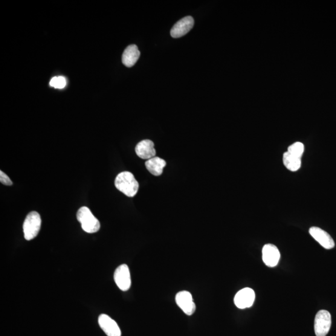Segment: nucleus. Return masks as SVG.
<instances>
[{
    "mask_svg": "<svg viewBox=\"0 0 336 336\" xmlns=\"http://www.w3.org/2000/svg\"><path fill=\"white\" fill-rule=\"evenodd\" d=\"M115 186L118 190L130 198H133L138 193L139 184L135 176L129 172L118 174L115 180Z\"/></svg>",
    "mask_w": 336,
    "mask_h": 336,
    "instance_id": "obj_1",
    "label": "nucleus"
},
{
    "mask_svg": "<svg viewBox=\"0 0 336 336\" xmlns=\"http://www.w3.org/2000/svg\"><path fill=\"white\" fill-rule=\"evenodd\" d=\"M77 219L82 229L89 234L97 233L100 228V222L88 207H80L77 213Z\"/></svg>",
    "mask_w": 336,
    "mask_h": 336,
    "instance_id": "obj_2",
    "label": "nucleus"
},
{
    "mask_svg": "<svg viewBox=\"0 0 336 336\" xmlns=\"http://www.w3.org/2000/svg\"><path fill=\"white\" fill-rule=\"evenodd\" d=\"M41 226V219L36 211L31 212L26 217L23 224V232L26 240H33L38 235Z\"/></svg>",
    "mask_w": 336,
    "mask_h": 336,
    "instance_id": "obj_3",
    "label": "nucleus"
},
{
    "mask_svg": "<svg viewBox=\"0 0 336 336\" xmlns=\"http://www.w3.org/2000/svg\"><path fill=\"white\" fill-rule=\"evenodd\" d=\"M331 315L326 310H321L316 315L314 331L317 336H326L331 329Z\"/></svg>",
    "mask_w": 336,
    "mask_h": 336,
    "instance_id": "obj_4",
    "label": "nucleus"
},
{
    "mask_svg": "<svg viewBox=\"0 0 336 336\" xmlns=\"http://www.w3.org/2000/svg\"><path fill=\"white\" fill-rule=\"evenodd\" d=\"M114 280L120 290L128 291L132 285L129 266L125 264L118 266L114 273Z\"/></svg>",
    "mask_w": 336,
    "mask_h": 336,
    "instance_id": "obj_5",
    "label": "nucleus"
},
{
    "mask_svg": "<svg viewBox=\"0 0 336 336\" xmlns=\"http://www.w3.org/2000/svg\"><path fill=\"white\" fill-rule=\"evenodd\" d=\"M176 303L185 314L188 316L195 313L196 306L194 302L192 295L189 291H182L178 292L175 298Z\"/></svg>",
    "mask_w": 336,
    "mask_h": 336,
    "instance_id": "obj_6",
    "label": "nucleus"
},
{
    "mask_svg": "<svg viewBox=\"0 0 336 336\" xmlns=\"http://www.w3.org/2000/svg\"><path fill=\"white\" fill-rule=\"evenodd\" d=\"M256 299L255 291L250 288H245L237 292L234 298L235 305L239 309L250 308Z\"/></svg>",
    "mask_w": 336,
    "mask_h": 336,
    "instance_id": "obj_7",
    "label": "nucleus"
},
{
    "mask_svg": "<svg viewBox=\"0 0 336 336\" xmlns=\"http://www.w3.org/2000/svg\"><path fill=\"white\" fill-rule=\"evenodd\" d=\"M194 25H195V20L193 17H184L173 26L171 30V36L174 38H179L186 35L193 28Z\"/></svg>",
    "mask_w": 336,
    "mask_h": 336,
    "instance_id": "obj_8",
    "label": "nucleus"
},
{
    "mask_svg": "<svg viewBox=\"0 0 336 336\" xmlns=\"http://www.w3.org/2000/svg\"><path fill=\"white\" fill-rule=\"evenodd\" d=\"M280 253L276 246L273 244H266L262 249V259L263 262L269 267H275L280 261Z\"/></svg>",
    "mask_w": 336,
    "mask_h": 336,
    "instance_id": "obj_9",
    "label": "nucleus"
},
{
    "mask_svg": "<svg viewBox=\"0 0 336 336\" xmlns=\"http://www.w3.org/2000/svg\"><path fill=\"white\" fill-rule=\"evenodd\" d=\"M309 233L312 238L326 249H332L334 247V240L330 235L320 227H312L309 228Z\"/></svg>",
    "mask_w": 336,
    "mask_h": 336,
    "instance_id": "obj_10",
    "label": "nucleus"
},
{
    "mask_svg": "<svg viewBox=\"0 0 336 336\" xmlns=\"http://www.w3.org/2000/svg\"><path fill=\"white\" fill-rule=\"evenodd\" d=\"M98 324L101 329L108 336H121V332L117 323L107 314H101L98 318Z\"/></svg>",
    "mask_w": 336,
    "mask_h": 336,
    "instance_id": "obj_11",
    "label": "nucleus"
},
{
    "mask_svg": "<svg viewBox=\"0 0 336 336\" xmlns=\"http://www.w3.org/2000/svg\"><path fill=\"white\" fill-rule=\"evenodd\" d=\"M135 152L139 158L148 160L155 157L156 154L154 143L150 140H144L138 143L136 146Z\"/></svg>",
    "mask_w": 336,
    "mask_h": 336,
    "instance_id": "obj_12",
    "label": "nucleus"
},
{
    "mask_svg": "<svg viewBox=\"0 0 336 336\" xmlns=\"http://www.w3.org/2000/svg\"><path fill=\"white\" fill-rule=\"evenodd\" d=\"M140 56V52L137 46L132 45L128 46L122 55V62L128 68L134 66Z\"/></svg>",
    "mask_w": 336,
    "mask_h": 336,
    "instance_id": "obj_13",
    "label": "nucleus"
},
{
    "mask_svg": "<svg viewBox=\"0 0 336 336\" xmlns=\"http://www.w3.org/2000/svg\"><path fill=\"white\" fill-rule=\"evenodd\" d=\"M146 169L152 175L158 176L162 175L163 169L166 165L164 159L159 157H154L147 160L145 163Z\"/></svg>",
    "mask_w": 336,
    "mask_h": 336,
    "instance_id": "obj_14",
    "label": "nucleus"
},
{
    "mask_svg": "<svg viewBox=\"0 0 336 336\" xmlns=\"http://www.w3.org/2000/svg\"><path fill=\"white\" fill-rule=\"evenodd\" d=\"M283 164L285 167L291 172H297L301 166V158L291 154L288 152H285L283 156Z\"/></svg>",
    "mask_w": 336,
    "mask_h": 336,
    "instance_id": "obj_15",
    "label": "nucleus"
},
{
    "mask_svg": "<svg viewBox=\"0 0 336 336\" xmlns=\"http://www.w3.org/2000/svg\"><path fill=\"white\" fill-rule=\"evenodd\" d=\"M305 151V146L301 142H296L288 148L287 152L291 154L301 158Z\"/></svg>",
    "mask_w": 336,
    "mask_h": 336,
    "instance_id": "obj_16",
    "label": "nucleus"
},
{
    "mask_svg": "<svg viewBox=\"0 0 336 336\" xmlns=\"http://www.w3.org/2000/svg\"><path fill=\"white\" fill-rule=\"evenodd\" d=\"M50 86L56 89H61L65 88L67 81L65 77L62 76L54 77L50 81Z\"/></svg>",
    "mask_w": 336,
    "mask_h": 336,
    "instance_id": "obj_17",
    "label": "nucleus"
},
{
    "mask_svg": "<svg viewBox=\"0 0 336 336\" xmlns=\"http://www.w3.org/2000/svg\"><path fill=\"white\" fill-rule=\"evenodd\" d=\"M0 181L6 186H11L13 184V182L11 181L10 178L2 171L0 172Z\"/></svg>",
    "mask_w": 336,
    "mask_h": 336,
    "instance_id": "obj_18",
    "label": "nucleus"
}]
</instances>
